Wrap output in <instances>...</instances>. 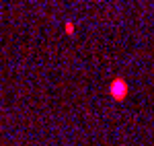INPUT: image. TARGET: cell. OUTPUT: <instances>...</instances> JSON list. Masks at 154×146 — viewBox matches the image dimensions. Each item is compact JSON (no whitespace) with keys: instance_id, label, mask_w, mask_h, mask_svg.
Listing matches in <instances>:
<instances>
[{"instance_id":"2","label":"cell","mask_w":154,"mask_h":146,"mask_svg":"<svg viewBox=\"0 0 154 146\" xmlns=\"http://www.w3.org/2000/svg\"><path fill=\"white\" fill-rule=\"evenodd\" d=\"M66 31H68V33H72V31H74V25H72V23H66Z\"/></svg>"},{"instance_id":"1","label":"cell","mask_w":154,"mask_h":146,"mask_svg":"<svg viewBox=\"0 0 154 146\" xmlns=\"http://www.w3.org/2000/svg\"><path fill=\"white\" fill-rule=\"evenodd\" d=\"M111 97L115 99V101H123V99L128 97V82L123 78H115L111 82Z\"/></svg>"}]
</instances>
